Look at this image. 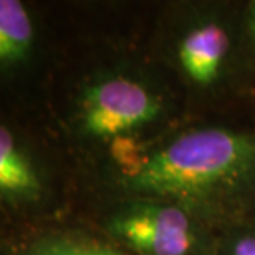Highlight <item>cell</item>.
Instances as JSON below:
<instances>
[{"instance_id":"7a4b0ae2","label":"cell","mask_w":255,"mask_h":255,"mask_svg":"<svg viewBox=\"0 0 255 255\" xmlns=\"http://www.w3.org/2000/svg\"><path fill=\"white\" fill-rule=\"evenodd\" d=\"M110 232L141 255H187L196 237L189 216L166 202H136L110 219Z\"/></svg>"},{"instance_id":"52a82bcc","label":"cell","mask_w":255,"mask_h":255,"mask_svg":"<svg viewBox=\"0 0 255 255\" xmlns=\"http://www.w3.org/2000/svg\"><path fill=\"white\" fill-rule=\"evenodd\" d=\"M27 255H126L93 239L70 236V234H52L37 239L28 247Z\"/></svg>"},{"instance_id":"9c48e42d","label":"cell","mask_w":255,"mask_h":255,"mask_svg":"<svg viewBox=\"0 0 255 255\" xmlns=\"http://www.w3.org/2000/svg\"><path fill=\"white\" fill-rule=\"evenodd\" d=\"M249 32H251L252 38L255 40V2L251 5V15H249Z\"/></svg>"},{"instance_id":"3957f363","label":"cell","mask_w":255,"mask_h":255,"mask_svg":"<svg viewBox=\"0 0 255 255\" xmlns=\"http://www.w3.org/2000/svg\"><path fill=\"white\" fill-rule=\"evenodd\" d=\"M161 103L137 81L110 78L86 91L81 105V126L91 136L111 137L149 123Z\"/></svg>"},{"instance_id":"5b68a950","label":"cell","mask_w":255,"mask_h":255,"mask_svg":"<svg viewBox=\"0 0 255 255\" xmlns=\"http://www.w3.org/2000/svg\"><path fill=\"white\" fill-rule=\"evenodd\" d=\"M0 191L8 199H35L40 194L32 162L5 126L0 128Z\"/></svg>"},{"instance_id":"8992f818","label":"cell","mask_w":255,"mask_h":255,"mask_svg":"<svg viewBox=\"0 0 255 255\" xmlns=\"http://www.w3.org/2000/svg\"><path fill=\"white\" fill-rule=\"evenodd\" d=\"M33 28L27 10L18 0L0 2V62L3 66L25 60L30 52Z\"/></svg>"},{"instance_id":"ba28073f","label":"cell","mask_w":255,"mask_h":255,"mask_svg":"<svg viewBox=\"0 0 255 255\" xmlns=\"http://www.w3.org/2000/svg\"><path fill=\"white\" fill-rule=\"evenodd\" d=\"M231 255H255V236H244L232 246Z\"/></svg>"},{"instance_id":"6da1fadb","label":"cell","mask_w":255,"mask_h":255,"mask_svg":"<svg viewBox=\"0 0 255 255\" xmlns=\"http://www.w3.org/2000/svg\"><path fill=\"white\" fill-rule=\"evenodd\" d=\"M255 172V136L217 129L186 132L128 167L132 192L206 202L246 184Z\"/></svg>"},{"instance_id":"277c9868","label":"cell","mask_w":255,"mask_h":255,"mask_svg":"<svg viewBox=\"0 0 255 255\" xmlns=\"http://www.w3.org/2000/svg\"><path fill=\"white\" fill-rule=\"evenodd\" d=\"M229 35L221 25L204 23L182 38L179 62L192 81L209 85L217 78L229 52Z\"/></svg>"}]
</instances>
